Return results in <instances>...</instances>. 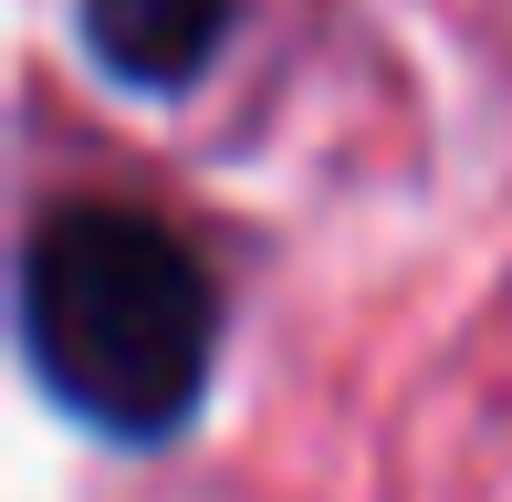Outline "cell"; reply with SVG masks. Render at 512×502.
I'll use <instances>...</instances> for the list:
<instances>
[{
  "mask_svg": "<svg viewBox=\"0 0 512 502\" xmlns=\"http://www.w3.org/2000/svg\"><path fill=\"white\" fill-rule=\"evenodd\" d=\"M11 325L32 387L115 450H168L220 377V272L136 199H53L21 231Z\"/></svg>",
  "mask_w": 512,
  "mask_h": 502,
  "instance_id": "1",
  "label": "cell"
},
{
  "mask_svg": "<svg viewBox=\"0 0 512 502\" xmlns=\"http://www.w3.org/2000/svg\"><path fill=\"white\" fill-rule=\"evenodd\" d=\"M241 32V0H74V42L115 95H189Z\"/></svg>",
  "mask_w": 512,
  "mask_h": 502,
  "instance_id": "2",
  "label": "cell"
}]
</instances>
